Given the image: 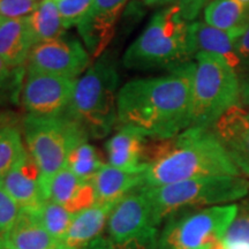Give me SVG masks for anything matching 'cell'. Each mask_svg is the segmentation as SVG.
Listing matches in <instances>:
<instances>
[{"label": "cell", "mask_w": 249, "mask_h": 249, "mask_svg": "<svg viewBox=\"0 0 249 249\" xmlns=\"http://www.w3.org/2000/svg\"><path fill=\"white\" fill-rule=\"evenodd\" d=\"M244 107H245L246 110H247V113H248V117H249V104H246V105H244Z\"/></svg>", "instance_id": "41"}, {"label": "cell", "mask_w": 249, "mask_h": 249, "mask_svg": "<svg viewBox=\"0 0 249 249\" xmlns=\"http://www.w3.org/2000/svg\"><path fill=\"white\" fill-rule=\"evenodd\" d=\"M195 57L191 22L181 17L178 4L158 11L141 35L127 48L123 64L129 70L169 68Z\"/></svg>", "instance_id": "4"}, {"label": "cell", "mask_w": 249, "mask_h": 249, "mask_svg": "<svg viewBox=\"0 0 249 249\" xmlns=\"http://www.w3.org/2000/svg\"><path fill=\"white\" fill-rule=\"evenodd\" d=\"M46 196L49 201L61 205L73 214L96 204L92 182L77 178L67 167L59 171L51 179Z\"/></svg>", "instance_id": "15"}, {"label": "cell", "mask_w": 249, "mask_h": 249, "mask_svg": "<svg viewBox=\"0 0 249 249\" xmlns=\"http://www.w3.org/2000/svg\"><path fill=\"white\" fill-rule=\"evenodd\" d=\"M213 249H249V244L247 242H236V244H225L219 242Z\"/></svg>", "instance_id": "36"}, {"label": "cell", "mask_w": 249, "mask_h": 249, "mask_svg": "<svg viewBox=\"0 0 249 249\" xmlns=\"http://www.w3.org/2000/svg\"><path fill=\"white\" fill-rule=\"evenodd\" d=\"M5 240L14 249H49L59 244L42 225L36 211L27 209H20Z\"/></svg>", "instance_id": "21"}, {"label": "cell", "mask_w": 249, "mask_h": 249, "mask_svg": "<svg viewBox=\"0 0 249 249\" xmlns=\"http://www.w3.org/2000/svg\"><path fill=\"white\" fill-rule=\"evenodd\" d=\"M234 46L238 57L240 58L242 66H249V27L240 36L234 38Z\"/></svg>", "instance_id": "32"}, {"label": "cell", "mask_w": 249, "mask_h": 249, "mask_svg": "<svg viewBox=\"0 0 249 249\" xmlns=\"http://www.w3.org/2000/svg\"><path fill=\"white\" fill-rule=\"evenodd\" d=\"M26 67H14L0 58V107H9L21 102Z\"/></svg>", "instance_id": "26"}, {"label": "cell", "mask_w": 249, "mask_h": 249, "mask_svg": "<svg viewBox=\"0 0 249 249\" xmlns=\"http://www.w3.org/2000/svg\"><path fill=\"white\" fill-rule=\"evenodd\" d=\"M0 183L17 202L20 209L37 210L48 201L38 166L28 151L12 170L0 179Z\"/></svg>", "instance_id": "14"}, {"label": "cell", "mask_w": 249, "mask_h": 249, "mask_svg": "<svg viewBox=\"0 0 249 249\" xmlns=\"http://www.w3.org/2000/svg\"><path fill=\"white\" fill-rule=\"evenodd\" d=\"M238 204L187 210L166 218L156 249H213L225 238Z\"/></svg>", "instance_id": "8"}, {"label": "cell", "mask_w": 249, "mask_h": 249, "mask_svg": "<svg viewBox=\"0 0 249 249\" xmlns=\"http://www.w3.org/2000/svg\"><path fill=\"white\" fill-rule=\"evenodd\" d=\"M240 102L249 104V70L242 71L240 76Z\"/></svg>", "instance_id": "33"}, {"label": "cell", "mask_w": 249, "mask_h": 249, "mask_svg": "<svg viewBox=\"0 0 249 249\" xmlns=\"http://www.w3.org/2000/svg\"><path fill=\"white\" fill-rule=\"evenodd\" d=\"M203 13L205 23L234 38L249 27V11L236 0H210Z\"/></svg>", "instance_id": "22"}, {"label": "cell", "mask_w": 249, "mask_h": 249, "mask_svg": "<svg viewBox=\"0 0 249 249\" xmlns=\"http://www.w3.org/2000/svg\"><path fill=\"white\" fill-rule=\"evenodd\" d=\"M82 249H116L113 244L108 238L105 236H98L97 239L90 242L89 245H87Z\"/></svg>", "instance_id": "34"}, {"label": "cell", "mask_w": 249, "mask_h": 249, "mask_svg": "<svg viewBox=\"0 0 249 249\" xmlns=\"http://www.w3.org/2000/svg\"><path fill=\"white\" fill-rule=\"evenodd\" d=\"M75 81L27 71L21 93V104L30 116H62L70 104Z\"/></svg>", "instance_id": "11"}, {"label": "cell", "mask_w": 249, "mask_h": 249, "mask_svg": "<svg viewBox=\"0 0 249 249\" xmlns=\"http://www.w3.org/2000/svg\"><path fill=\"white\" fill-rule=\"evenodd\" d=\"M195 62H186L160 76L132 80L120 87L118 129L147 139L166 140L192 126V89Z\"/></svg>", "instance_id": "1"}, {"label": "cell", "mask_w": 249, "mask_h": 249, "mask_svg": "<svg viewBox=\"0 0 249 249\" xmlns=\"http://www.w3.org/2000/svg\"><path fill=\"white\" fill-rule=\"evenodd\" d=\"M5 20H6V18H2L1 15H0V26H1V24L4 23V21H5Z\"/></svg>", "instance_id": "40"}, {"label": "cell", "mask_w": 249, "mask_h": 249, "mask_svg": "<svg viewBox=\"0 0 249 249\" xmlns=\"http://www.w3.org/2000/svg\"><path fill=\"white\" fill-rule=\"evenodd\" d=\"M92 2L93 0H55L65 28L79 26L89 13Z\"/></svg>", "instance_id": "28"}, {"label": "cell", "mask_w": 249, "mask_h": 249, "mask_svg": "<svg viewBox=\"0 0 249 249\" xmlns=\"http://www.w3.org/2000/svg\"><path fill=\"white\" fill-rule=\"evenodd\" d=\"M90 65L91 57L85 45L74 37L62 36L36 44L26 68L27 71L77 80Z\"/></svg>", "instance_id": "10"}, {"label": "cell", "mask_w": 249, "mask_h": 249, "mask_svg": "<svg viewBox=\"0 0 249 249\" xmlns=\"http://www.w3.org/2000/svg\"><path fill=\"white\" fill-rule=\"evenodd\" d=\"M211 176H240L213 127H189L148 142L144 186L160 187Z\"/></svg>", "instance_id": "2"}, {"label": "cell", "mask_w": 249, "mask_h": 249, "mask_svg": "<svg viewBox=\"0 0 249 249\" xmlns=\"http://www.w3.org/2000/svg\"><path fill=\"white\" fill-rule=\"evenodd\" d=\"M193 48L196 53H210L222 57L239 73L242 62L234 46V37L202 21L191 22Z\"/></svg>", "instance_id": "19"}, {"label": "cell", "mask_w": 249, "mask_h": 249, "mask_svg": "<svg viewBox=\"0 0 249 249\" xmlns=\"http://www.w3.org/2000/svg\"><path fill=\"white\" fill-rule=\"evenodd\" d=\"M96 204L113 208L121 198L144 186V172H130L105 164L92 180Z\"/></svg>", "instance_id": "17"}, {"label": "cell", "mask_w": 249, "mask_h": 249, "mask_svg": "<svg viewBox=\"0 0 249 249\" xmlns=\"http://www.w3.org/2000/svg\"><path fill=\"white\" fill-rule=\"evenodd\" d=\"M160 225L145 187L130 192L112 208L108 239L116 249H156Z\"/></svg>", "instance_id": "9"}, {"label": "cell", "mask_w": 249, "mask_h": 249, "mask_svg": "<svg viewBox=\"0 0 249 249\" xmlns=\"http://www.w3.org/2000/svg\"><path fill=\"white\" fill-rule=\"evenodd\" d=\"M0 249H14V248L4 239V240H0Z\"/></svg>", "instance_id": "37"}, {"label": "cell", "mask_w": 249, "mask_h": 249, "mask_svg": "<svg viewBox=\"0 0 249 249\" xmlns=\"http://www.w3.org/2000/svg\"><path fill=\"white\" fill-rule=\"evenodd\" d=\"M119 82L116 60L103 54L75 81L62 116L80 126L89 139L105 138L117 126Z\"/></svg>", "instance_id": "3"}, {"label": "cell", "mask_w": 249, "mask_h": 249, "mask_svg": "<svg viewBox=\"0 0 249 249\" xmlns=\"http://www.w3.org/2000/svg\"><path fill=\"white\" fill-rule=\"evenodd\" d=\"M35 211L40 223L49 234L54 240L61 242L66 235L75 214L71 213L64 207L49 200L44 202V204Z\"/></svg>", "instance_id": "27"}, {"label": "cell", "mask_w": 249, "mask_h": 249, "mask_svg": "<svg viewBox=\"0 0 249 249\" xmlns=\"http://www.w3.org/2000/svg\"><path fill=\"white\" fill-rule=\"evenodd\" d=\"M236 1H238L239 4H241L246 9H248L249 11V0H236Z\"/></svg>", "instance_id": "38"}, {"label": "cell", "mask_w": 249, "mask_h": 249, "mask_svg": "<svg viewBox=\"0 0 249 249\" xmlns=\"http://www.w3.org/2000/svg\"><path fill=\"white\" fill-rule=\"evenodd\" d=\"M111 210L112 207L93 204L76 213L62 239V246L66 249H82L101 236L104 227L107 225Z\"/></svg>", "instance_id": "20"}, {"label": "cell", "mask_w": 249, "mask_h": 249, "mask_svg": "<svg viewBox=\"0 0 249 249\" xmlns=\"http://www.w3.org/2000/svg\"><path fill=\"white\" fill-rule=\"evenodd\" d=\"M40 0H0V15L5 18L28 17L35 11Z\"/></svg>", "instance_id": "30"}, {"label": "cell", "mask_w": 249, "mask_h": 249, "mask_svg": "<svg viewBox=\"0 0 249 249\" xmlns=\"http://www.w3.org/2000/svg\"><path fill=\"white\" fill-rule=\"evenodd\" d=\"M145 191L161 224L164 219L181 211L241 200L249 194V180L241 176H211L160 187H145Z\"/></svg>", "instance_id": "5"}, {"label": "cell", "mask_w": 249, "mask_h": 249, "mask_svg": "<svg viewBox=\"0 0 249 249\" xmlns=\"http://www.w3.org/2000/svg\"><path fill=\"white\" fill-rule=\"evenodd\" d=\"M22 134L27 151L39 169L45 196L51 179L66 166L71 149L89 139L85 130L64 116L27 114L23 117Z\"/></svg>", "instance_id": "7"}, {"label": "cell", "mask_w": 249, "mask_h": 249, "mask_svg": "<svg viewBox=\"0 0 249 249\" xmlns=\"http://www.w3.org/2000/svg\"><path fill=\"white\" fill-rule=\"evenodd\" d=\"M20 213V207L0 183V240H4Z\"/></svg>", "instance_id": "29"}, {"label": "cell", "mask_w": 249, "mask_h": 249, "mask_svg": "<svg viewBox=\"0 0 249 249\" xmlns=\"http://www.w3.org/2000/svg\"><path fill=\"white\" fill-rule=\"evenodd\" d=\"M136 1L148 7H160V6L174 5V2H178L179 0H136Z\"/></svg>", "instance_id": "35"}, {"label": "cell", "mask_w": 249, "mask_h": 249, "mask_svg": "<svg viewBox=\"0 0 249 249\" xmlns=\"http://www.w3.org/2000/svg\"><path fill=\"white\" fill-rule=\"evenodd\" d=\"M22 123L0 127V179L26 154Z\"/></svg>", "instance_id": "25"}, {"label": "cell", "mask_w": 249, "mask_h": 249, "mask_svg": "<svg viewBox=\"0 0 249 249\" xmlns=\"http://www.w3.org/2000/svg\"><path fill=\"white\" fill-rule=\"evenodd\" d=\"M49 249H66V248H65L64 246H62L61 242H59L58 245H55V246H53V247H51V248H49Z\"/></svg>", "instance_id": "39"}, {"label": "cell", "mask_w": 249, "mask_h": 249, "mask_svg": "<svg viewBox=\"0 0 249 249\" xmlns=\"http://www.w3.org/2000/svg\"><path fill=\"white\" fill-rule=\"evenodd\" d=\"M36 40L28 17L6 18L0 26V58L14 67H26Z\"/></svg>", "instance_id": "18"}, {"label": "cell", "mask_w": 249, "mask_h": 249, "mask_svg": "<svg viewBox=\"0 0 249 249\" xmlns=\"http://www.w3.org/2000/svg\"><path fill=\"white\" fill-rule=\"evenodd\" d=\"M213 129L240 176L249 178V117L244 105L236 104L230 108L217 120Z\"/></svg>", "instance_id": "13"}, {"label": "cell", "mask_w": 249, "mask_h": 249, "mask_svg": "<svg viewBox=\"0 0 249 249\" xmlns=\"http://www.w3.org/2000/svg\"><path fill=\"white\" fill-rule=\"evenodd\" d=\"M104 165L97 149L90 144L88 140H85L71 149L65 167L83 181L92 182L95 176Z\"/></svg>", "instance_id": "24"}, {"label": "cell", "mask_w": 249, "mask_h": 249, "mask_svg": "<svg viewBox=\"0 0 249 249\" xmlns=\"http://www.w3.org/2000/svg\"><path fill=\"white\" fill-rule=\"evenodd\" d=\"M28 20L36 44L60 38L66 31L55 0H40L35 11L28 15Z\"/></svg>", "instance_id": "23"}, {"label": "cell", "mask_w": 249, "mask_h": 249, "mask_svg": "<svg viewBox=\"0 0 249 249\" xmlns=\"http://www.w3.org/2000/svg\"><path fill=\"white\" fill-rule=\"evenodd\" d=\"M128 0H93L85 20L77 26L83 45L91 59H98L116 34L117 23Z\"/></svg>", "instance_id": "12"}, {"label": "cell", "mask_w": 249, "mask_h": 249, "mask_svg": "<svg viewBox=\"0 0 249 249\" xmlns=\"http://www.w3.org/2000/svg\"><path fill=\"white\" fill-rule=\"evenodd\" d=\"M108 164L130 172L147 169V138L134 130L121 128L105 144Z\"/></svg>", "instance_id": "16"}, {"label": "cell", "mask_w": 249, "mask_h": 249, "mask_svg": "<svg viewBox=\"0 0 249 249\" xmlns=\"http://www.w3.org/2000/svg\"><path fill=\"white\" fill-rule=\"evenodd\" d=\"M210 0H179L178 4L181 17L187 22H193L204 11L205 6L209 4Z\"/></svg>", "instance_id": "31"}, {"label": "cell", "mask_w": 249, "mask_h": 249, "mask_svg": "<svg viewBox=\"0 0 249 249\" xmlns=\"http://www.w3.org/2000/svg\"><path fill=\"white\" fill-rule=\"evenodd\" d=\"M192 89V126L213 127L240 102V76L225 59L196 53Z\"/></svg>", "instance_id": "6"}]
</instances>
